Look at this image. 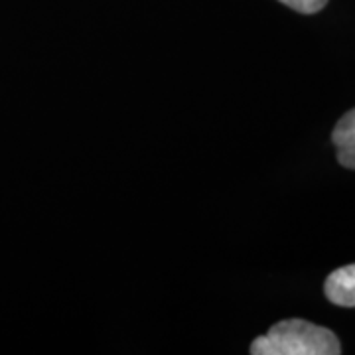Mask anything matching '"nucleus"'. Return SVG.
Listing matches in <instances>:
<instances>
[{
    "label": "nucleus",
    "instance_id": "obj_4",
    "mask_svg": "<svg viewBox=\"0 0 355 355\" xmlns=\"http://www.w3.org/2000/svg\"><path fill=\"white\" fill-rule=\"evenodd\" d=\"M280 2L300 14H316L328 4V0H280Z\"/></svg>",
    "mask_w": 355,
    "mask_h": 355
},
{
    "label": "nucleus",
    "instance_id": "obj_1",
    "mask_svg": "<svg viewBox=\"0 0 355 355\" xmlns=\"http://www.w3.org/2000/svg\"><path fill=\"white\" fill-rule=\"evenodd\" d=\"M253 355H340L338 336L306 320H282L251 343Z\"/></svg>",
    "mask_w": 355,
    "mask_h": 355
},
{
    "label": "nucleus",
    "instance_id": "obj_3",
    "mask_svg": "<svg viewBox=\"0 0 355 355\" xmlns=\"http://www.w3.org/2000/svg\"><path fill=\"white\" fill-rule=\"evenodd\" d=\"M331 142L338 153V162L343 168L355 170V109L347 111L331 132Z\"/></svg>",
    "mask_w": 355,
    "mask_h": 355
},
{
    "label": "nucleus",
    "instance_id": "obj_2",
    "mask_svg": "<svg viewBox=\"0 0 355 355\" xmlns=\"http://www.w3.org/2000/svg\"><path fill=\"white\" fill-rule=\"evenodd\" d=\"M324 294L331 304L355 308V263L330 272L324 282Z\"/></svg>",
    "mask_w": 355,
    "mask_h": 355
}]
</instances>
